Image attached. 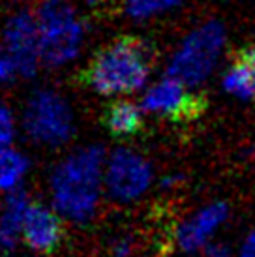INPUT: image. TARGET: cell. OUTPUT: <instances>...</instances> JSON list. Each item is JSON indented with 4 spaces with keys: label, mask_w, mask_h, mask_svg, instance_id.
<instances>
[{
    "label": "cell",
    "mask_w": 255,
    "mask_h": 257,
    "mask_svg": "<svg viewBox=\"0 0 255 257\" xmlns=\"http://www.w3.org/2000/svg\"><path fill=\"white\" fill-rule=\"evenodd\" d=\"M107 156L101 145H85L55 165L49 179L51 207L64 220L86 225L98 214Z\"/></svg>",
    "instance_id": "obj_1"
},
{
    "label": "cell",
    "mask_w": 255,
    "mask_h": 257,
    "mask_svg": "<svg viewBox=\"0 0 255 257\" xmlns=\"http://www.w3.org/2000/svg\"><path fill=\"white\" fill-rule=\"evenodd\" d=\"M152 49L137 38H120L96 53L85 72L86 85L105 98H126L147 86Z\"/></svg>",
    "instance_id": "obj_2"
},
{
    "label": "cell",
    "mask_w": 255,
    "mask_h": 257,
    "mask_svg": "<svg viewBox=\"0 0 255 257\" xmlns=\"http://www.w3.org/2000/svg\"><path fill=\"white\" fill-rule=\"evenodd\" d=\"M36 12L42 66L60 70L73 64L86 42V23L68 0H43Z\"/></svg>",
    "instance_id": "obj_3"
},
{
    "label": "cell",
    "mask_w": 255,
    "mask_h": 257,
    "mask_svg": "<svg viewBox=\"0 0 255 257\" xmlns=\"http://www.w3.org/2000/svg\"><path fill=\"white\" fill-rule=\"evenodd\" d=\"M21 130L30 141L45 149H60L75 136V113L70 100L51 86H40L25 100Z\"/></svg>",
    "instance_id": "obj_4"
},
{
    "label": "cell",
    "mask_w": 255,
    "mask_h": 257,
    "mask_svg": "<svg viewBox=\"0 0 255 257\" xmlns=\"http://www.w3.org/2000/svg\"><path fill=\"white\" fill-rule=\"evenodd\" d=\"M225 43V30L220 23H205L188 34L173 55L167 75L178 79L186 86L203 83L220 58Z\"/></svg>",
    "instance_id": "obj_5"
},
{
    "label": "cell",
    "mask_w": 255,
    "mask_h": 257,
    "mask_svg": "<svg viewBox=\"0 0 255 257\" xmlns=\"http://www.w3.org/2000/svg\"><path fill=\"white\" fill-rule=\"evenodd\" d=\"M154 182V169L137 150L118 147L107 156L103 186L107 195L116 203H134L141 199Z\"/></svg>",
    "instance_id": "obj_6"
},
{
    "label": "cell",
    "mask_w": 255,
    "mask_h": 257,
    "mask_svg": "<svg viewBox=\"0 0 255 257\" xmlns=\"http://www.w3.org/2000/svg\"><path fill=\"white\" fill-rule=\"evenodd\" d=\"M0 47L15 60L21 79H32L42 66L40 34L36 12L29 8L15 10L2 21Z\"/></svg>",
    "instance_id": "obj_7"
},
{
    "label": "cell",
    "mask_w": 255,
    "mask_h": 257,
    "mask_svg": "<svg viewBox=\"0 0 255 257\" xmlns=\"http://www.w3.org/2000/svg\"><path fill=\"white\" fill-rule=\"evenodd\" d=\"M229 205L223 201H214L205 207H201L186 218L184 221L178 223L175 231V244L182 253H197L205 251L210 244L216 233L220 231L229 220Z\"/></svg>",
    "instance_id": "obj_8"
},
{
    "label": "cell",
    "mask_w": 255,
    "mask_h": 257,
    "mask_svg": "<svg viewBox=\"0 0 255 257\" xmlns=\"http://www.w3.org/2000/svg\"><path fill=\"white\" fill-rule=\"evenodd\" d=\"M141 107L145 113L156 114V116L184 118L197 113V109L203 107V101L197 96L188 92V86L184 83L167 75L152 83L149 88H145Z\"/></svg>",
    "instance_id": "obj_9"
},
{
    "label": "cell",
    "mask_w": 255,
    "mask_h": 257,
    "mask_svg": "<svg viewBox=\"0 0 255 257\" xmlns=\"http://www.w3.org/2000/svg\"><path fill=\"white\" fill-rule=\"evenodd\" d=\"M64 218L53 207L34 203L30 207L25 227L23 242L38 255H51L60 248L64 240Z\"/></svg>",
    "instance_id": "obj_10"
},
{
    "label": "cell",
    "mask_w": 255,
    "mask_h": 257,
    "mask_svg": "<svg viewBox=\"0 0 255 257\" xmlns=\"http://www.w3.org/2000/svg\"><path fill=\"white\" fill-rule=\"evenodd\" d=\"M34 201L23 188L4 195L0 203V251L10 253L23 242V227Z\"/></svg>",
    "instance_id": "obj_11"
},
{
    "label": "cell",
    "mask_w": 255,
    "mask_h": 257,
    "mask_svg": "<svg viewBox=\"0 0 255 257\" xmlns=\"http://www.w3.org/2000/svg\"><path fill=\"white\" fill-rule=\"evenodd\" d=\"M223 88L240 100L255 101V47H246L234 57L223 77Z\"/></svg>",
    "instance_id": "obj_12"
},
{
    "label": "cell",
    "mask_w": 255,
    "mask_h": 257,
    "mask_svg": "<svg viewBox=\"0 0 255 257\" xmlns=\"http://www.w3.org/2000/svg\"><path fill=\"white\" fill-rule=\"evenodd\" d=\"M103 120H105V128L114 137H130L141 130L143 120H145V111H143L141 103L120 98V100H114L107 107Z\"/></svg>",
    "instance_id": "obj_13"
},
{
    "label": "cell",
    "mask_w": 255,
    "mask_h": 257,
    "mask_svg": "<svg viewBox=\"0 0 255 257\" xmlns=\"http://www.w3.org/2000/svg\"><path fill=\"white\" fill-rule=\"evenodd\" d=\"M29 171L30 160L23 150L15 147L0 150V193L19 190Z\"/></svg>",
    "instance_id": "obj_14"
},
{
    "label": "cell",
    "mask_w": 255,
    "mask_h": 257,
    "mask_svg": "<svg viewBox=\"0 0 255 257\" xmlns=\"http://www.w3.org/2000/svg\"><path fill=\"white\" fill-rule=\"evenodd\" d=\"M182 0H124V12L132 21H149L171 12Z\"/></svg>",
    "instance_id": "obj_15"
},
{
    "label": "cell",
    "mask_w": 255,
    "mask_h": 257,
    "mask_svg": "<svg viewBox=\"0 0 255 257\" xmlns=\"http://www.w3.org/2000/svg\"><path fill=\"white\" fill-rule=\"evenodd\" d=\"M19 128H21V122L17 118L15 111L6 100L0 98V150L15 147Z\"/></svg>",
    "instance_id": "obj_16"
},
{
    "label": "cell",
    "mask_w": 255,
    "mask_h": 257,
    "mask_svg": "<svg viewBox=\"0 0 255 257\" xmlns=\"http://www.w3.org/2000/svg\"><path fill=\"white\" fill-rule=\"evenodd\" d=\"M19 79H21V72L15 64V60L0 47V86L14 85Z\"/></svg>",
    "instance_id": "obj_17"
},
{
    "label": "cell",
    "mask_w": 255,
    "mask_h": 257,
    "mask_svg": "<svg viewBox=\"0 0 255 257\" xmlns=\"http://www.w3.org/2000/svg\"><path fill=\"white\" fill-rule=\"evenodd\" d=\"M135 253V240L132 235H118L114 236L109 244V255L111 257H134Z\"/></svg>",
    "instance_id": "obj_18"
},
{
    "label": "cell",
    "mask_w": 255,
    "mask_h": 257,
    "mask_svg": "<svg viewBox=\"0 0 255 257\" xmlns=\"http://www.w3.org/2000/svg\"><path fill=\"white\" fill-rule=\"evenodd\" d=\"M238 257H255V229L246 235L240 246V255Z\"/></svg>",
    "instance_id": "obj_19"
},
{
    "label": "cell",
    "mask_w": 255,
    "mask_h": 257,
    "mask_svg": "<svg viewBox=\"0 0 255 257\" xmlns=\"http://www.w3.org/2000/svg\"><path fill=\"white\" fill-rule=\"evenodd\" d=\"M178 184V177L177 175H173V177H165L162 180V188H173V186Z\"/></svg>",
    "instance_id": "obj_20"
}]
</instances>
